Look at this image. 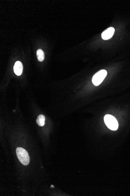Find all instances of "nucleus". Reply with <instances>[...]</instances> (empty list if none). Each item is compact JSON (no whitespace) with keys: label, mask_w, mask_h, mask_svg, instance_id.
I'll return each instance as SVG.
<instances>
[{"label":"nucleus","mask_w":130,"mask_h":196,"mask_svg":"<svg viewBox=\"0 0 130 196\" xmlns=\"http://www.w3.org/2000/svg\"><path fill=\"white\" fill-rule=\"evenodd\" d=\"M14 71L16 75L20 76L23 72V66L21 62L20 61L16 62L14 66Z\"/></svg>","instance_id":"5"},{"label":"nucleus","mask_w":130,"mask_h":196,"mask_svg":"<svg viewBox=\"0 0 130 196\" xmlns=\"http://www.w3.org/2000/svg\"><path fill=\"white\" fill-rule=\"evenodd\" d=\"M104 121L107 127L111 130H116L119 128L117 120L115 117L111 115H105L104 117Z\"/></svg>","instance_id":"2"},{"label":"nucleus","mask_w":130,"mask_h":196,"mask_svg":"<svg viewBox=\"0 0 130 196\" xmlns=\"http://www.w3.org/2000/svg\"><path fill=\"white\" fill-rule=\"evenodd\" d=\"M115 31V29L113 27H110L106 29L102 33L101 36L102 39L104 40L110 39L113 37Z\"/></svg>","instance_id":"4"},{"label":"nucleus","mask_w":130,"mask_h":196,"mask_svg":"<svg viewBox=\"0 0 130 196\" xmlns=\"http://www.w3.org/2000/svg\"><path fill=\"white\" fill-rule=\"evenodd\" d=\"M37 56L39 61L43 62L44 59V52L41 49H38L37 51Z\"/></svg>","instance_id":"7"},{"label":"nucleus","mask_w":130,"mask_h":196,"mask_svg":"<svg viewBox=\"0 0 130 196\" xmlns=\"http://www.w3.org/2000/svg\"><path fill=\"white\" fill-rule=\"evenodd\" d=\"M16 154L18 159L22 165H29L30 162L29 156L26 149L18 147L16 149Z\"/></svg>","instance_id":"1"},{"label":"nucleus","mask_w":130,"mask_h":196,"mask_svg":"<svg viewBox=\"0 0 130 196\" xmlns=\"http://www.w3.org/2000/svg\"><path fill=\"white\" fill-rule=\"evenodd\" d=\"M45 117L43 114L39 115L36 120L37 124L40 127H43L45 124Z\"/></svg>","instance_id":"6"},{"label":"nucleus","mask_w":130,"mask_h":196,"mask_svg":"<svg viewBox=\"0 0 130 196\" xmlns=\"http://www.w3.org/2000/svg\"><path fill=\"white\" fill-rule=\"evenodd\" d=\"M107 72L105 70H101L98 71L93 76L92 82L95 86L99 85L103 82L107 76Z\"/></svg>","instance_id":"3"}]
</instances>
